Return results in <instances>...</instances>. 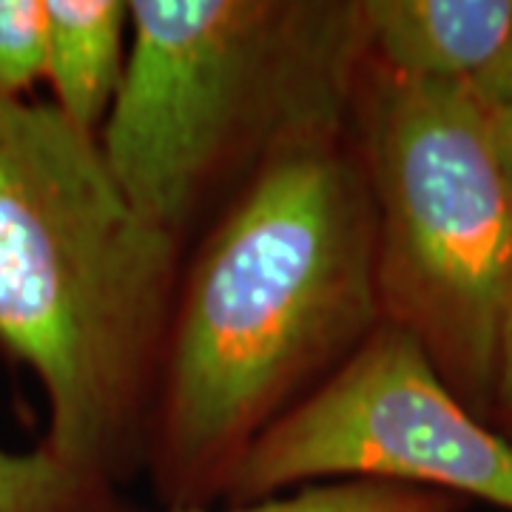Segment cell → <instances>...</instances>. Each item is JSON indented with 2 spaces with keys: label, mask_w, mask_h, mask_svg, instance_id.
<instances>
[{
  "label": "cell",
  "mask_w": 512,
  "mask_h": 512,
  "mask_svg": "<svg viewBox=\"0 0 512 512\" xmlns=\"http://www.w3.org/2000/svg\"><path fill=\"white\" fill-rule=\"evenodd\" d=\"M126 74L97 134L148 220L188 245L291 131L353 111L359 0H128Z\"/></svg>",
  "instance_id": "cell-3"
},
{
  "label": "cell",
  "mask_w": 512,
  "mask_h": 512,
  "mask_svg": "<svg viewBox=\"0 0 512 512\" xmlns=\"http://www.w3.org/2000/svg\"><path fill=\"white\" fill-rule=\"evenodd\" d=\"M379 325L376 217L350 111L282 137L183 265L143 450L157 501L220 504L248 447Z\"/></svg>",
  "instance_id": "cell-1"
},
{
  "label": "cell",
  "mask_w": 512,
  "mask_h": 512,
  "mask_svg": "<svg viewBox=\"0 0 512 512\" xmlns=\"http://www.w3.org/2000/svg\"><path fill=\"white\" fill-rule=\"evenodd\" d=\"M0 512H128L117 487L77 473L43 444L32 453L0 447Z\"/></svg>",
  "instance_id": "cell-8"
},
{
  "label": "cell",
  "mask_w": 512,
  "mask_h": 512,
  "mask_svg": "<svg viewBox=\"0 0 512 512\" xmlns=\"http://www.w3.org/2000/svg\"><path fill=\"white\" fill-rule=\"evenodd\" d=\"M183 265L97 137L0 94V348L37 376L43 447L77 473L117 487L143 470Z\"/></svg>",
  "instance_id": "cell-2"
},
{
  "label": "cell",
  "mask_w": 512,
  "mask_h": 512,
  "mask_svg": "<svg viewBox=\"0 0 512 512\" xmlns=\"http://www.w3.org/2000/svg\"><path fill=\"white\" fill-rule=\"evenodd\" d=\"M333 481H379L512 512V444L382 322L333 376L239 458L220 504Z\"/></svg>",
  "instance_id": "cell-5"
},
{
  "label": "cell",
  "mask_w": 512,
  "mask_h": 512,
  "mask_svg": "<svg viewBox=\"0 0 512 512\" xmlns=\"http://www.w3.org/2000/svg\"><path fill=\"white\" fill-rule=\"evenodd\" d=\"M353 128L376 217L382 322L490 419L512 322V191L470 83L407 80L365 57Z\"/></svg>",
  "instance_id": "cell-4"
},
{
  "label": "cell",
  "mask_w": 512,
  "mask_h": 512,
  "mask_svg": "<svg viewBox=\"0 0 512 512\" xmlns=\"http://www.w3.org/2000/svg\"><path fill=\"white\" fill-rule=\"evenodd\" d=\"M46 74L43 0H0V94L23 97Z\"/></svg>",
  "instance_id": "cell-10"
},
{
  "label": "cell",
  "mask_w": 512,
  "mask_h": 512,
  "mask_svg": "<svg viewBox=\"0 0 512 512\" xmlns=\"http://www.w3.org/2000/svg\"><path fill=\"white\" fill-rule=\"evenodd\" d=\"M46 80L55 109L97 137L120 92L128 60V0H43Z\"/></svg>",
  "instance_id": "cell-7"
},
{
  "label": "cell",
  "mask_w": 512,
  "mask_h": 512,
  "mask_svg": "<svg viewBox=\"0 0 512 512\" xmlns=\"http://www.w3.org/2000/svg\"><path fill=\"white\" fill-rule=\"evenodd\" d=\"M461 512H464V510H461Z\"/></svg>",
  "instance_id": "cell-14"
},
{
  "label": "cell",
  "mask_w": 512,
  "mask_h": 512,
  "mask_svg": "<svg viewBox=\"0 0 512 512\" xmlns=\"http://www.w3.org/2000/svg\"><path fill=\"white\" fill-rule=\"evenodd\" d=\"M464 507L467 501L461 498L416 487L379 481H333L248 504H208L165 512H461Z\"/></svg>",
  "instance_id": "cell-9"
},
{
  "label": "cell",
  "mask_w": 512,
  "mask_h": 512,
  "mask_svg": "<svg viewBox=\"0 0 512 512\" xmlns=\"http://www.w3.org/2000/svg\"><path fill=\"white\" fill-rule=\"evenodd\" d=\"M470 86L490 106H512V40L504 49V55L498 57L487 72L478 74Z\"/></svg>",
  "instance_id": "cell-12"
},
{
  "label": "cell",
  "mask_w": 512,
  "mask_h": 512,
  "mask_svg": "<svg viewBox=\"0 0 512 512\" xmlns=\"http://www.w3.org/2000/svg\"><path fill=\"white\" fill-rule=\"evenodd\" d=\"M487 117H490L495 157H498L501 171H504L512 191V106H490L487 103Z\"/></svg>",
  "instance_id": "cell-13"
},
{
  "label": "cell",
  "mask_w": 512,
  "mask_h": 512,
  "mask_svg": "<svg viewBox=\"0 0 512 512\" xmlns=\"http://www.w3.org/2000/svg\"><path fill=\"white\" fill-rule=\"evenodd\" d=\"M367 60L407 80L473 83L512 40V0H359Z\"/></svg>",
  "instance_id": "cell-6"
},
{
  "label": "cell",
  "mask_w": 512,
  "mask_h": 512,
  "mask_svg": "<svg viewBox=\"0 0 512 512\" xmlns=\"http://www.w3.org/2000/svg\"><path fill=\"white\" fill-rule=\"evenodd\" d=\"M487 424L495 433H501L512 444V322L504 336V348L498 359V373H495L493 402H490V419Z\"/></svg>",
  "instance_id": "cell-11"
}]
</instances>
